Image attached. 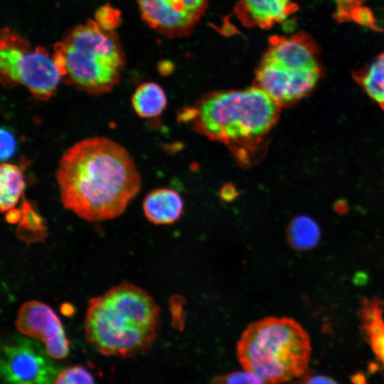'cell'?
Instances as JSON below:
<instances>
[{
	"mask_svg": "<svg viewBox=\"0 0 384 384\" xmlns=\"http://www.w3.org/2000/svg\"><path fill=\"white\" fill-rule=\"evenodd\" d=\"M25 187L22 169L17 165L2 163L0 166V209L1 213L13 209Z\"/></svg>",
	"mask_w": 384,
	"mask_h": 384,
	"instance_id": "cell-15",
	"label": "cell"
},
{
	"mask_svg": "<svg viewBox=\"0 0 384 384\" xmlns=\"http://www.w3.org/2000/svg\"><path fill=\"white\" fill-rule=\"evenodd\" d=\"M280 106L257 86L211 93L180 118L207 138L228 146L238 160L250 161L277 122Z\"/></svg>",
	"mask_w": 384,
	"mask_h": 384,
	"instance_id": "cell-2",
	"label": "cell"
},
{
	"mask_svg": "<svg viewBox=\"0 0 384 384\" xmlns=\"http://www.w3.org/2000/svg\"><path fill=\"white\" fill-rule=\"evenodd\" d=\"M142 18L171 37L188 35L205 14L208 0H137Z\"/></svg>",
	"mask_w": 384,
	"mask_h": 384,
	"instance_id": "cell-9",
	"label": "cell"
},
{
	"mask_svg": "<svg viewBox=\"0 0 384 384\" xmlns=\"http://www.w3.org/2000/svg\"><path fill=\"white\" fill-rule=\"evenodd\" d=\"M353 76L368 95L384 108V53L365 68L354 73Z\"/></svg>",
	"mask_w": 384,
	"mask_h": 384,
	"instance_id": "cell-17",
	"label": "cell"
},
{
	"mask_svg": "<svg viewBox=\"0 0 384 384\" xmlns=\"http://www.w3.org/2000/svg\"><path fill=\"white\" fill-rule=\"evenodd\" d=\"M351 21L356 22L361 26H367L373 30H380L376 26L375 18L370 9L361 6L353 14Z\"/></svg>",
	"mask_w": 384,
	"mask_h": 384,
	"instance_id": "cell-24",
	"label": "cell"
},
{
	"mask_svg": "<svg viewBox=\"0 0 384 384\" xmlns=\"http://www.w3.org/2000/svg\"><path fill=\"white\" fill-rule=\"evenodd\" d=\"M287 235L293 248L306 250L316 246L321 234L317 223L311 218L299 215L290 222Z\"/></svg>",
	"mask_w": 384,
	"mask_h": 384,
	"instance_id": "cell-18",
	"label": "cell"
},
{
	"mask_svg": "<svg viewBox=\"0 0 384 384\" xmlns=\"http://www.w3.org/2000/svg\"><path fill=\"white\" fill-rule=\"evenodd\" d=\"M306 383H335L336 381L331 378L324 375H312L306 378Z\"/></svg>",
	"mask_w": 384,
	"mask_h": 384,
	"instance_id": "cell-27",
	"label": "cell"
},
{
	"mask_svg": "<svg viewBox=\"0 0 384 384\" xmlns=\"http://www.w3.org/2000/svg\"><path fill=\"white\" fill-rule=\"evenodd\" d=\"M297 9L292 0H240L234 11L243 25L268 29Z\"/></svg>",
	"mask_w": 384,
	"mask_h": 384,
	"instance_id": "cell-12",
	"label": "cell"
},
{
	"mask_svg": "<svg viewBox=\"0 0 384 384\" xmlns=\"http://www.w3.org/2000/svg\"><path fill=\"white\" fill-rule=\"evenodd\" d=\"M95 380L90 373L83 366L78 365L68 368L58 373L54 383L85 384L94 383Z\"/></svg>",
	"mask_w": 384,
	"mask_h": 384,
	"instance_id": "cell-20",
	"label": "cell"
},
{
	"mask_svg": "<svg viewBox=\"0 0 384 384\" xmlns=\"http://www.w3.org/2000/svg\"><path fill=\"white\" fill-rule=\"evenodd\" d=\"M55 179L64 208L88 222L121 215L142 184L128 151L104 137L70 146L59 161Z\"/></svg>",
	"mask_w": 384,
	"mask_h": 384,
	"instance_id": "cell-1",
	"label": "cell"
},
{
	"mask_svg": "<svg viewBox=\"0 0 384 384\" xmlns=\"http://www.w3.org/2000/svg\"><path fill=\"white\" fill-rule=\"evenodd\" d=\"M319 54L314 39L305 32H299L289 36H272L262 58L289 68L304 70L321 67Z\"/></svg>",
	"mask_w": 384,
	"mask_h": 384,
	"instance_id": "cell-11",
	"label": "cell"
},
{
	"mask_svg": "<svg viewBox=\"0 0 384 384\" xmlns=\"http://www.w3.org/2000/svg\"><path fill=\"white\" fill-rule=\"evenodd\" d=\"M16 148L15 139L7 130L1 129V159L2 161L11 157Z\"/></svg>",
	"mask_w": 384,
	"mask_h": 384,
	"instance_id": "cell-25",
	"label": "cell"
},
{
	"mask_svg": "<svg viewBox=\"0 0 384 384\" xmlns=\"http://www.w3.org/2000/svg\"><path fill=\"white\" fill-rule=\"evenodd\" d=\"M336 21H351L353 13L362 6L363 0H335Z\"/></svg>",
	"mask_w": 384,
	"mask_h": 384,
	"instance_id": "cell-22",
	"label": "cell"
},
{
	"mask_svg": "<svg viewBox=\"0 0 384 384\" xmlns=\"http://www.w3.org/2000/svg\"><path fill=\"white\" fill-rule=\"evenodd\" d=\"M220 194L223 199L225 201H230L237 196V191L233 186L226 185L223 187Z\"/></svg>",
	"mask_w": 384,
	"mask_h": 384,
	"instance_id": "cell-26",
	"label": "cell"
},
{
	"mask_svg": "<svg viewBox=\"0 0 384 384\" xmlns=\"http://www.w3.org/2000/svg\"><path fill=\"white\" fill-rule=\"evenodd\" d=\"M321 68L294 70L262 58L255 72V86L279 106L289 105L309 94L316 85Z\"/></svg>",
	"mask_w": 384,
	"mask_h": 384,
	"instance_id": "cell-8",
	"label": "cell"
},
{
	"mask_svg": "<svg viewBox=\"0 0 384 384\" xmlns=\"http://www.w3.org/2000/svg\"><path fill=\"white\" fill-rule=\"evenodd\" d=\"M53 58L68 83L96 95L114 87L124 65L118 38L92 21L74 28L58 43Z\"/></svg>",
	"mask_w": 384,
	"mask_h": 384,
	"instance_id": "cell-5",
	"label": "cell"
},
{
	"mask_svg": "<svg viewBox=\"0 0 384 384\" xmlns=\"http://www.w3.org/2000/svg\"><path fill=\"white\" fill-rule=\"evenodd\" d=\"M217 382L225 383H264V382L255 373L244 369L225 375L218 378Z\"/></svg>",
	"mask_w": 384,
	"mask_h": 384,
	"instance_id": "cell-23",
	"label": "cell"
},
{
	"mask_svg": "<svg viewBox=\"0 0 384 384\" xmlns=\"http://www.w3.org/2000/svg\"><path fill=\"white\" fill-rule=\"evenodd\" d=\"M14 209V208H13ZM10 210L6 215V220L10 223H16L19 221L21 213L17 210Z\"/></svg>",
	"mask_w": 384,
	"mask_h": 384,
	"instance_id": "cell-28",
	"label": "cell"
},
{
	"mask_svg": "<svg viewBox=\"0 0 384 384\" xmlns=\"http://www.w3.org/2000/svg\"><path fill=\"white\" fill-rule=\"evenodd\" d=\"M236 353L243 368L264 383H283L305 372L311 354L310 339L295 320L270 316L246 328Z\"/></svg>",
	"mask_w": 384,
	"mask_h": 384,
	"instance_id": "cell-4",
	"label": "cell"
},
{
	"mask_svg": "<svg viewBox=\"0 0 384 384\" xmlns=\"http://www.w3.org/2000/svg\"><path fill=\"white\" fill-rule=\"evenodd\" d=\"M1 38L0 67L6 80L23 85L38 100L50 98L62 78L53 55L7 33Z\"/></svg>",
	"mask_w": 384,
	"mask_h": 384,
	"instance_id": "cell-6",
	"label": "cell"
},
{
	"mask_svg": "<svg viewBox=\"0 0 384 384\" xmlns=\"http://www.w3.org/2000/svg\"><path fill=\"white\" fill-rule=\"evenodd\" d=\"M159 309L143 289L123 282L90 299L85 319L87 341L107 356L133 358L156 338Z\"/></svg>",
	"mask_w": 384,
	"mask_h": 384,
	"instance_id": "cell-3",
	"label": "cell"
},
{
	"mask_svg": "<svg viewBox=\"0 0 384 384\" xmlns=\"http://www.w3.org/2000/svg\"><path fill=\"white\" fill-rule=\"evenodd\" d=\"M16 235L28 246L33 242H44L48 235L44 220L26 202L23 203Z\"/></svg>",
	"mask_w": 384,
	"mask_h": 384,
	"instance_id": "cell-19",
	"label": "cell"
},
{
	"mask_svg": "<svg viewBox=\"0 0 384 384\" xmlns=\"http://www.w3.org/2000/svg\"><path fill=\"white\" fill-rule=\"evenodd\" d=\"M362 328L377 358L384 367L383 304L378 298L363 300L360 311Z\"/></svg>",
	"mask_w": 384,
	"mask_h": 384,
	"instance_id": "cell-14",
	"label": "cell"
},
{
	"mask_svg": "<svg viewBox=\"0 0 384 384\" xmlns=\"http://www.w3.org/2000/svg\"><path fill=\"white\" fill-rule=\"evenodd\" d=\"M143 210L148 220L155 225L171 224L181 218L183 202L176 191L158 188L145 197Z\"/></svg>",
	"mask_w": 384,
	"mask_h": 384,
	"instance_id": "cell-13",
	"label": "cell"
},
{
	"mask_svg": "<svg viewBox=\"0 0 384 384\" xmlns=\"http://www.w3.org/2000/svg\"><path fill=\"white\" fill-rule=\"evenodd\" d=\"M119 12L109 6L99 9L96 14V23L102 28L112 31L119 23Z\"/></svg>",
	"mask_w": 384,
	"mask_h": 384,
	"instance_id": "cell-21",
	"label": "cell"
},
{
	"mask_svg": "<svg viewBox=\"0 0 384 384\" xmlns=\"http://www.w3.org/2000/svg\"><path fill=\"white\" fill-rule=\"evenodd\" d=\"M15 324L22 334L41 340L50 357L62 359L68 356L69 342L59 318L48 305L35 300L23 303Z\"/></svg>",
	"mask_w": 384,
	"mask_h": 384,
	"instance_id": "cell-10",
	"label": "cell"
},
{
	"mask_svg": "<svg viewBox=\"0 0 384 384\" xmlns=\"http://www.w3.org/2000/svg\"><path fill=\"white\" fill-rule=\"evenodd\" d=\"M48 356L38 342L17 338L1 349V378L6 383L16 384L54 383L57 369Z\"/></svg>",
	"mask_w": 384,
	"mask_h": 384,
	"instance_id": "cell-7",
	"label": "cell"
},
{
	"mask_svg": "<svg viewBox=\"0 0 384 384\" xmlns=\"http://www.w3.org/2000/svg\"><path fill=\"white\" fill-rule=\"evenodd\" d=\"M132 104L136 113L143 118L160 115L166 105V96L163 89L155 82H145L135 90Z\"/></svg>",
	"mask_w": 384,
	"mask_h": 384,
	"instance_id": "cell-16",
	"label": "cell"
}]
</instances>
